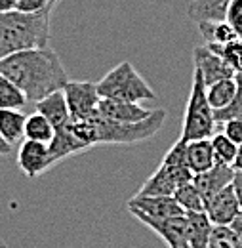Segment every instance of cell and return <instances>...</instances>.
Returning a JSON list of instances; mask_svg holds the SVG:
<instances>
[{
	"instance_id": "cell-1",
	"label": "cell",
	"mask_w": 242,
	"mask_h": 248,
	"mask_svg": "<svg viewBox=\"0 0 242 248\" xmlns=\"http://www.w3.org/2000/svg\"><path fill=\"white\" fill-rule=\"evenodd\" d=\"M0 75L14 82L27 101H38L44 95L61 90L69 82V75L60 56L44 46L15 52L0 60Z\"/></svg>"
},
{
	"instance_id": "cell-2",
	"label": "cell",
	"mask_w": 242,
	"mask_h": 248,
	"mask_svg": "<svg viewBox=\"0 0 242 248\" xmlns=\"http://www.w3.org/2000/svg\"><path fill=\"white\" fill-rule=\"evenodd\" d=\"M52 12L54 8L40 14H21L15 10L0 14V60L29 48L48 46Z\"/></svg>"
},
{
	"instance_id": "cell-3",
	"label": "cell",
	"mask_w": 242,
	"mask_h": 248,
	"mask_svg": "<svg viewBox=\"0 0 242 248\" xmlns=\"http://www.w3.org/2000/svg\"><path fill=\"white\" fill-rule=\"evenodd\" d=\"M86 121H90L93 128L95 145H134V143L151 140L152 136L160 132V128L164 126V121H166V111L154 109L151 117H147L141 123H117L97 113Z\"/></svg>"
},
{
	"instance_id": "cell-4",
	"label": "cell",
	"mask_w": 242,
	"mask_h": 248,
	"mask_svg": "<svg viewBox=\"0 0 242 248\" xmlns=\"http://www.w3.org/2000/svg\"><path fill=\"white\" fill-rule=\"evenodd\" d=\"M95 88L101 99H117L130 103L156 99V93L149 86V82L130 62H121L117 67H113L99 82H95Z\"/></svg>"
},
{
	"instance_id": "cell-5",
	"label": "cell",
	"mask_w": 242,
	"mask_h": 248,
	"mask_svg": "<svg viewBox=\"0 0 242 248\" xmlns=\"http://www.w3.org/2000/svg\"><path fill=\"white\" fill-rule=\"evenodd\" d=\"M193 174L185 160V141L178 140L164 155L158 168L145 180L137 195H164L172 197L174 191L183 184H189Z\"/></svg>"
},
{
	"instance_id": "cell-6",
	"label": "cell",
	"mask_w": 242,
	"mask_h": 248,
	"mask_svg": "<svg viewBox=\"0 0 242 248\" xmlns=\"http://www.w3.org/2000/svg\"><path fill=\"white\" fill-rule=\"evenodd\" d=\"M215 126L217 124L213 121V111L206 99V82H204L200 71L193 69V82H191V92H189L187 107H185L180 140L187 143L191 140L212 138Z\"/></svg>"
},
{
	"instance_id": "cell-7",
	"label": "cell",
	"mask_w": 242,
	"mask_h": 248,
	"mask_svg": "<svg viewBox=\"0 0 242 248\" xmlns=\"http://www.w3.org/2000/svg\"><path fill=\"white\" fill-rule=\"evenodd\" d=\"M61 90H63L65 101H67L71 121H86L97 113V103L101 97L97 93L95 82L69 80Z\"/></svg>"
},
{
	"instance_id": "cell-8",
	"label": "cell",
	"mask_w": 242,
	"mask_h": 248,
	"mask_svg": "<svg viewBox=\"0 0 242 248\" xmlns=\"http://www.w3.org/2000/svg\"><path fill=\"white\" fill-rule=\"evenodd\" d=\"M143 225H147L154 231L170 248H187V217L172 216V217H149L141 212L130 210Z\"/></svg>"
},
{
	"instance_id": "cell-9",
	"label": "cell",
	"mask_w": 242,
	"mask_h": 248,
	"mask_svg": "<svg viewBox=\"0 0 242 248\" xmlns=\"http://www.w3.org/2000/svg\"><path fill=\"white\" fill-rule=\"evenodd\" d=\"M17 166L27 178H38L40 174L50 170L54 164L48 145L32 140H23L17 149Z\"/></svg>"
},
{
	"instance_id": "cell-10",
	"label": "cell",
	"mask_w": 242,
	"mask_h": 248,
	"mask_svg": "<svg viewBox=\"0 0 242 248\" xmlns=\"http://www.w3.org/2000/svg\"><path fill=\"white\" fill-rule=\"evenodd\" d=\"M193 60H195V69L200 71L206 86L212 82H217V80H223V78H233L237 75L233 71V67L206 44L197 46L193 50Z\"/></svg>"
},
{
	"instance_id": "cell-11",
	"label": "cell",
	"mask_w": 242,
	"mask_h": 248,
	"mask_svg": "<svg viewBox=\"0 0 242 248\" xmlns=\"http://www.w3.org/2000/svg\"><path fill=\"white\" fill-rule=\"evenodd\" d=\"M239 210H241L239 201L235 197L233 187L229 186L221 189L219 193L212 195L210 199H206L202 212L206 214L212 225H229L239 214Z\"/></svg>"
},
{
	"instance_id": "cell-12",
	"label": "cell",
	"mask_w": 242,
	"mask_h": 248,
	"mask_svg": "<svg viewBox=\"0 0 242 248\" xmlns=\"http://www.w3.org/2000/svg\"><path fill=\"white\" fill-rule=\"evenodd\" d=\"M128 210L141 212L149 217H172L185 214L174 197L164 195H136L134 199H130Z\"/></svg>"
},
{
	"instance_id": "cell-13",
	"label": "cell",
	"mask_w": 242,
	"mask_h": 248,
	"mask_svg": "<svg viewBox=\"0 0 242 248\" xmlns=\"http://www.w3.org/2000/svg\"><path fill=\"white\" fill-rule=\"evenodd\" d=\"M151 109H145L139 103H130V101L99 99L97 103V115L117 123H141L147 117H151Z\"/></svg>"
},
{
	"instance_id": "cell-14",
	"label": "cell",
	"mask_w": 242,
	"mask_h": 248,
	"mask_svg": "<svg viewBox=\"0 0 242 248\" xmlns=\"http://www.w3.org/2000/svg\"><path fill=\"white\" fill-rule=\"evenodd\" d=\"M233 166H227V164H213L212 168H208L206 172L202 174H197L193 176V184L198 189V193L202 195V199H210L212 195L219 193L221 189L231 186L233 182Z\"/></svg>"
},
{
	"instance_id": "cell-15",
	"label": "cell",
	"mask_w": 242,
	"mask_h": 248,
	"mask_svg": "<svg viewBox=\"0 0 242 248\" xmlns=\"http://www.w3.org/2000/svg\"><path fill=\"white\" fill-rule=\"evenodd\" d=\"M48 149H50V156H52V164L56 166L58 162L69 158L73 155H78V153H84V151H90L71 130V124L58 128L54 132V138L52 141L48 143Z\"/></svg>"
},
{
	"instance_id": "cell-16",
	"label": "cell",
	"mask_w": 242,
	"mask_h": 248,
	"mask_svg": "<svg viewBox=\"0 0 242 248\" xmlns=\"http://www.w3.org/2000/svg\"><path fill=\"white\" fill-rule=\"evenodd\" d=\"M36 113H40L48 123L52 124L54 130L71 124V115H69V109H67L63 90H56V92L44 95L42 99H38L36 101Z\"/></svg>"
},
{
	"instance_id": "cell-17",
	"label": "cell",
	"mask_w": 242,
	"mask_h": 248,
	"mask_svg": "<svg viewBox=\"0 0 242 248\" xmlns=\"http://www.w3.org/2000/svg\"><path fill=\"white\" fill-rule=\"evenodd\" d=\"M185 160H187V166H189L193 176L202 174L208 168H212L215 164V158H213L210 138L187 141L185 143Z\"/></svg>"
},
{
	"instance_id": "cell-18",
	"label": "cell",
	"mask_w": 242,
	"mask_h": 248,
	"mask_svg": "<svg viewBox=\"0 0 242 248\" xmlns=\"http://www.w3.org/2000/svg\"><path fill=\"white\" fill-rule=\"evenodd\" d=\"M187 217V248H208L213 225L204 212H185Z\"/></svg>"
},
{
	"instance_id": "cell-19",
	"label": "cell",
	"mask_w": 242,
	"mask_h": 248,
	"mask_svg": "<svg viewBox=\"0 0 242 248\" xmlns=\"http://www.w3.org/2000/svg\"><path fill=\"white\" fill-rule=\"evenodd\" d=\"M231 0H193L187 8V16L200 23V21H223L225 10Z\"/></svg>"
},
{
	"instance_id": "cell-20",
	"label": "cell",
	"mask_w": 242,
	"mask_h": 248,
	"mask_svg": "<svg viewBox=\"0 0 242 248\" xmlns=\"http://www.w3.org/2000/svg\"><path fill=\"white\" fill-rule=\"evenodd\" d=\"M27 115L21 109H0V136L14 147L23 138Z\"/></svg>"
},
{
	"instance_id": "cell-21",
	"label": "cell",
	"mask_w": 242,
	"mask_h": 248,
	"mask_svg": "<svg viewBox=\"0 0 242 248\" xmlns=\"http://www.w3.org/2000/svg\"><path fill=\"white\" fill-rule=\"evenodd\" d=\"M239 90V82H237V75L233 78H223L206 86V99L208 105L212 107V111H219L223 107H227Z\"/></svg>"
},
{
	"instance_id": "cell-22",
	"label": "cell",
	"mask_w": 242,
	"mask_h": 248,
	"mask_svg": "<svg viewBox=\"0 0 242 248\" xmlns=\"http://www.w3.org/2000/svg\"><path fill=\"white\" fill-rule=\"evenodd\" d=\"M197 25H198V32L204 44L208 46H223V44L237 40V34L225 19L223 21H200Z\"/></svg>"
},
{
	"instance_id": "cell-23",
	"label": "cell",
	"mask_w": 242,
	"mask_h": 248,
	"mask_svg": "<svg viewBox=\"0 0 242 248\" xmlns=\"http://www.w3.org/2000/svg\"><path fill=\"white\" fill-rule=\"evenodd\" d=\"M54 126L48 123L40 113H32L27 115L25 119V128H23V138L25 140H32V141H40V143H50L54 138Z\"/></svg>"
},
{
	"instance_id": "cell-24",
	"label": "cell",
	"mask_w": 242,
	"mask_h": 248,
	"mask_svg": "<svg viewBox=\"0 0 242 248\" xmlns=\"http://www.w3.org/2000/svg\"><path fill=\"white\" fill-rule=\"evenodd\" d=\"M172 197L176 199V202L180 204L183 212H202L204 210V199L198 193V189L195 187L193 180L189 184H183L178 187Z\"/></svg>"
},
{
	"instance_id": "cell-25",
	"label": "cell",
	"mask_w": 242,
	"mask_h": 248,
	"mask_svg": "<svg viewBox=\"0 0 242 248\" xmlns=\"http://www.w3.org/2000/svg\"><path fill=\"white\" fill-rule=\"evenodd\" d=\"M210 143H212V151L213 158L217 164H227V166H233V160L237 155V147L229 138H225L221 132H213L212 138H210Z\"/></svg>"
},
{
	"instance_id": "cell-26",
	"label": "cell",
	"mask_w": 242,
	"mask_h": 248,
	"mask_svg": "<svg viewBox=\"0 0 242 248\" xmlns=\"http://www.w3.org/2000/svg\"><path fill=\"white\" fill-rule=\"evenodd\" d=\"M25 103L27 99L23 92L4 75H0V109H21L25 107Z\"/></svg>"
},
{
	"instance_id": "cell-27",
	"label": "cell",
	"mask_w": 242,
	"mask_h": 248,
	"mask_svg": "<svg viewBox=\"0 0 242 248\" xmlns=\"http://www.w3.org/2000/svg\"><path fill=\"white\" fill-rule=\"evenodd\" d=\"M208 46V44H206ZM212 48L215 54H219L225 62L233 67V71L237 75H242V40L237 38L229 44H223V46H208Z\"/></svg>"
},
{
	"instance_id": "cell-28",
	"label": "cell",
	"mask_w": 242,
	"mask_h": 248,
	"mask_svg": "<svg viewBox=\"0 0 242 248\" xmlns=\"http://www.w3.org/2000/svg\"><path fill=\"white\" fill-rule=\"evenodd\" d=\"M237 82H239V90H237L235 99L227 107H223L219 111H213V121H215V124L231 121V119H241L242 121V75H237Z\"/></svg>"
},
{
	"instance_id": "cell-29",
	"label": "cell",
	"mask_w": 242,
	"mask_h": 248,
	"mask_svg": "<svg viewBox=\"0 0 242 248\" xmlns=\"http://www.w3.org/2000/svg\"><path fill=\"white\" fill-rule=\"evenodd\" d=\"M225 21L231 25L237 38L242 40V0H231L225 10Z\"/></svg>"
},
{
	"instance_id": "cell-30",
	"label": "cell",
	"mask_w": 242,
	"mask_h": 248,
	"mask_svg": "<svg viewBox=\"0 0 242 248\" xmlns=\"http://www.w3.org/2000/svg\"><path fill=\"white\" fill-rule=\"evenodd\" d=\"M58 0H15V12L21 14H40L56 6Z\"/></svg>"
},
{
	"instance_id": "cell-31",
	"label": "cell",
	"mask_w": 242,
	"mask_h": 248,
	"mask_svg": "<svg viewBox=\"0 0 242 248\" xmlns=\"http://www.w3.org/2000/svg\"><path fill=\"white\" fill-rule=\"evenodd\" d=\"M221 126V134L225 138H229L235 145H241L242 143V121L241 119H231V121H225V123H219Z\"/></svg>"
},
{
	"instance_id": "cell-32",
	"label": "cell",
	"mask_w": 242,
	"mask_h": 248,
	"mask_svg": "<svg viewBox=\"0 0 242 248\" xmlns=\"http://www.w3.org/2000/svg\"><path fill=\"white\" fill-rule=\"evenodd\" d=\"M231 187H233V191H235V197H237V201H239V206L242 208V172H235V174H233Z\"/></svg>"
},
{
	"instance_id": "cell-33",
	"label": "cell",
	"mask_w": 242,
	"mask_h": 248,
	"mask_svg": "<svg viewBox=\"0 0 242 248\" xmlns=\"http://www.w3.org/2000/svg\"><path fill=\"white\" fill-rule=\"evenodd\" d=\"M229 229L235 233V237L239 239V243L242 245V208L239 210V214L235 216V219L229 223Z\"/></svg>"
},
{
	"instance_id": "cell-34",
	"label": "cell",
	"mask_w": 242,
	"mask_h": 248,
	"mask_svg": "<svg viewBox=\"0 0 242 248\" xmlns=\"http://www.w3.org/2000/svg\"><path fill=\"white\" fill-rule=\"evenodd\" d=\"M233 170L242 172V143L237 147V155H235V160H233Z\"/></svg>"
},
{
	"instance_id": "cell-35",
	"label": "cell",
	"mask_w": 242,
	"mask_h": 248,
	"mask_svg": "<svg viewBox=\"0 0 242 248\" xmlns=\"http://www.w3.org/2000/svg\"><path fill=\"white\" fill-rule=\"evenodd\" d=\"M15 10V0H0V14H8Z\"/></svg>"
},
{
	"instance_id": "cell-36",
	"label": "cell",
	"mask_w": 242,
	"mask_h": 248,
	"mask_svg": "<svg viewBox=\"0 0 242 248\" xmlns=\"http://www.w3.org/2000/svg\"><path fill=\"white\" fill-rule=\"evenodd\" d=\"M12 149H14V147H12V145H10V143H8V141H6V140L0 136V155H2V156L10 155V153H12Z\"/></svg>"
}]
</instances>
